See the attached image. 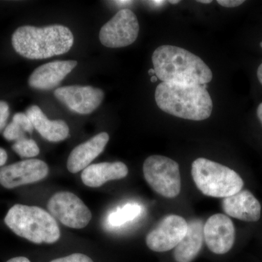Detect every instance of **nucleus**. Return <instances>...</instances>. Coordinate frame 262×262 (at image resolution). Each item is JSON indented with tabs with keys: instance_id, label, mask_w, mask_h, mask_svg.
Masks as SVG:
<instances>
[{
	"instance_id": "25",
	"label": "nucleus",
	"mask_w": 262,
	"mask_h": 262,
	"mask_svg": "<svg viewBox=\"0 0 262 262\" xmlns=\"http://www.w3.org/2000/svg\"><path fill=\"white\" fill-rule=\"evenodd\" d=\"M7 160H8V155H7L6 151L0 147V166L4 165Z\"/></svg>"
},
{
	"instance_id": "11",
	"label": "nucleus",
	"mask_w": 262,
	"mask_h": 262,
	"mask_svg": "<svg viewBox=\"0 0 262 262\" xmlns=\"http://www.w3.org/2000/svg\"><path fill=\"white\" fill-rule=\"evenodd\" d=\"M54 96L71 111L89 115L102 102L104 93L92 86L72 85L58 88Z\"/></svg>"
},
{
	"instance_id": "16",
	"label": "nucleus",
	"mask_w": 262,
	"mask_h": 262,
	"mask_svg": "<svg viewBox=\"0 0 262 262\" xmlns=\"http://www.w3.org/2000/svg\"><path fill=\"white\" fill-rule=\"evenodd\" d=\"M128 168L122 162L93 164L84 168L81 179L87 187H101L108 181L119 180L126 177Z\"/></svg>"
},
{
	"instance_id": "27",
	"label": "nucleus",
	"mask_w": 262,
	"mask_h": 262,
	"mask_svg": "<svg viewBox=\"0 0 262 262\" xmlns=\"http://www.w3.org/2000/svg\"><path fill=\"white\" fill-rule=\"evenodd\" d=\"M257 117L262 125V103L258 105L257 108Z\"/></svg>"
},
{
	"instance_id": "35",
	"label": "nucleus",
	"mask_w": 262,
	"mask_h": 262,
	"mask_svg": "<svg viewBox=\"0 0 262 262\" xmlns=\"http://www.w3.org/2000/svg\"><path fill=\"white\" fill-rule=\"evenodd\" d=\"M260 46H261V48H262V42H261V44H260Z\"/></svg>"
},
{
	"instance_id": "3",
	"label": "nucleus",
	"mask_w": 262,
	"mask_h": 262,
	"mask_svg": "<svg viewBox=\"0 0 262 262\" xmlns=\"http://www.w3.org/2000/svg\"><path fill=\"white\" fill-rule=\"evenodd\" d=\"M155 101L160 110L179 118L201 121L211 116L213 102L203 85L158 84Z\"/></svg>"
},
{
	"instance_id": "12",
	"label": "nucleus",
	"mask_w": 262,
	"mask_h": 262,
	"mask_svg": "<svg viewBox=\"0 0 262 262\" xmlns=\"http://www.w3.org/2000/svg\"><path fill=\"white\" fill-rule=\"evenodd\" d=\"M205 242L215 254H225L230 251L235 239V229L227 215L217 213L210 217L203 227Z\"/></svg>"
},
{
	"instance_id": "5",
	"label": "nucleus",
	"mask_w": 262,
	"mask_h": 262,
	"mask_svg": "<svg viewBox=\"0 0 262 262\" xmlns=\"http://www.w3.org/2000/svg\"><path fill=\"white\" fill-rule=\"evenodd\" d=\"M193 180L205 195L227 198L242 190L244 182L234 170L206 158H198L192 165Z\"/></svg>"
},
{
	"instance_id": "34",
	"label": "nucleus",
	"mask_w": 262,
	"mask_h": 262,
	"mask_svg": "<svg viewBox=\"0 0 262 262\" xmlns=\"http://www.w3.org/2000/svg\"><path fill=\"white\" fill-rule=\"evenodd\" d=\"M179 3H180V1H179V0H177V1H172V0H170V1H169V3L172 5L178 4Z\"/></svg>"
},
{
	"instance_id": "30",
	"label": "nucleus",
	"mask_w": 262,
	"mask_h": 262,
	"mask_svg": "<svg viewBox=\"0 0 262 262\" xmlns=\"http://www.w3.org/2000/svg\"><path fill=\"white\" fill-rule=\"evenodd\" d=\"M198 3H203V4H210L212 3L211 0H199Z\"/></svg>"
},
{
	"instance_id": "29",
	"label": "nucleus",
	"mask_w": 262,
	"mask_h": 262,
	"mask_svg": "<svg viewBox=\"0 0 262 262\" xmlns=\"http://www.w3.org/2000/svg\"><path fill=\"white\" fill-rule=\"evenodd\" d=\"M115 3L117 5H130L131 3H133V1H127V0H124V1H115Z\"/></svg>"
},
{
	"instance_id": "26",
	"label": "nucleus",
	"mask_w": 262,
	"mask_h": 262,
	"mask_svg": "<svg viewBox=\"0 0 262 262\" xmlns=\"http://www.w3.org/2000/svg\"><path fill=\"white\" fill-rule=\"evenodd\" d=\"M6 262H31L29 258L24 257V256H18V257H15L10 258Z\"/></svg>"
},
{
	"instance_id": "2",
	"label": "nucleus",
	"mask_w": 262,
	"mask_h": 262,
	"mask_svg": "<svg viewBox=\"0 0 262 262\" xmlns=\"http://www.w3.org/2000/svg\"><path fill=\"white\" fill-rule=\"evenodd\" d=\"M73 44V34L68 27L62 25L23 26L12 36L15 52L29 59H45L65 54Z\"/></svg>"
},
{
	"instance_id": "24",
	"label": "nucleus",
	"mask_w": 262,
	"mask_h": 262,
	"mask_svg": "<svg viewBox=\"0 0 262 262\" xmlns=\"http://www.w3.org/2000/svg\"><path fill=\"white\" fill-rule=\"evenodd\" d=\"M244 3V0H217V3L225 8H236Z\"/></svg>"
},
{
	"instance_id": "18",
	"label": "nucleus",
	"mask_w": 262,
	"mask_h": 262,
	"mask_svg": "<svg viewBox=\"0 0 262 262\" xmlns=\"http://www.w3.org/2000/svg\"><path fill=\"white\" fill-rule=\"evenodd\" d=\"M201 220H194L188 223L187 233L174 251L177 262H192L203 246L204 234Z\"/></svg>"
},
{
	"instance_id": "1",
	"label": "nucleus",
	"mask_w": 262,
	"mask_h": 262,
	"mask_svg": "<svg viewBox=\"0 0 262 262\" xmlns=\"http://www.w3.org/2000/svg\"><path fill=\"white\" fill-rule=\"evenodd\" d=\"M155 76L165 83L203 85L211 82V69L200 57L177 46H160L153 53Z\"/></svg>"
},
{
	"instance_id": "23",
	"label": "nucleus",
	"mask_w": 262,
	"mask_h": 262,
	"mask_svg": "<svg viewBox=\"0 0 262 262\" xmlns=\"http://www.w3.org/2000/svg\"><path fill=\"white\" fill-rule=\"evenodd\" d=\"M10 115V108L5 101H0V131L6 125Z\"/></svg>"
},
{
	"instance_id": "6",
	"label": "nucleus",
	"mask_w": 262,
	"mask_h": 262,
	"mask_svg": "<svg viewBox=\"0 0 262 262\" xmlns=\"http://www.w3.org/2000/svg\"><path fill=\"white\" fill-rule=\"evenodd\" d=\"M146 182L160 195L174 198L182 188L180 170L177 162L162 155H151L143 165Z\"/></svg>"
},
{
	"instance_id": "20",
	"label": "nucleus",
	"mask_w": 262,
	"mask_h": 262,
	"mask_svg": "<svg viewBox=\"0 0 262 262\" xmlns=\"http://www.w3.org/2000/svg\"><path fill=\"white\" fill-rule=\"evenodd\" d=\"M141 207L137 204L125 205L116 211L113 212L108 216V222L114 227L121 226L130 221L134 220L141 213Z\"/></svg>"
},
{
	"instance_id": "13",
	"label": "nucleus",
	"mask_w": 262,
	"mask_h": 262,
	"mask_svg": "<svg viewBox=\"0 0 262 262\" xmlns=\"http://www.w3.org/2000/svg\"><path fill=\"white\" fill-rule=\"evenodd\" d=\"M77 65L76 61H55L40 66L29 77V85L42 91L55 89Z\"/></svg>"
},
{
	"instance_id": "9",
	"label": "nucleus",
	"mask_w": 262,
	"mask_h": 262,
	"mask_svg": "<svg viewBox=\"0 0 262 262\" xmlns=\"http://www.w3.org/2000/svg\"><path fill=\"white\" fill-rule=\"evenodd\" d=\"M187 227V222L180 215H167L146 235V246L155 252L170 251L184 238Z\"/></svg>"
},
{
	"instance_id": "31",
	"label": "nucleus",
	"mask_w": 262,
	"mask_h": 262,
	"mask_svg": "<svg viewBox=\"0 0 262 262\" xmlns=\"http://www.w3.org/2000/svg\"><path fill=\"white\" fill-rule=\"evenodd\" d=\"M151 3H152L153 5H160L163 4V3H164V2H163V1H151Z\"/></svg>"
},
{
	"instance_id": "32",
	"label": "nucleus",
	"mask_w": 262,
	"mask_h": 262,
	"mask_svg": "<svg viewBox=\"0 0 262 262\" xmlns=\"http://www.w3.org/2000/svg\"><path fill=\"white\" fill-rule=\"evenodd\" d=\"M149 75H151V77H152V76L155 75V72L154 69H150V70H149Z\"/></svg>"
},
{
	"instance_id": "33",
	"label": "nucleus",
	"mask_w": 262,
	"mask_h": 262,
	"mask_svg": "<svg viewBox=\"0 0 262 262\" xmlns=\"http://www.w3.org/2000/svg\"><path fill=\"white\" fill-rule=\"evenodd\" d=\"M157 81H158V77H157L156 76L154 75L151 77V82H157Z\"/></svg>"
},
{
	"instance_id": "21",
	"label": "nucleus",
	"mask_w": 262,
	"mask_h": 262,
	"mask_svg": "<svg viewBox=\"0 0 262 262\" xmlns=\"http://www.w3.org/2000/svg\"><path fill=\"white\" fill-rule=\"evenodd\" d=\"M12 149L21 158H34L39 153V148L33 139L25 138L17 141Z\"/></svg>"
},
{
	"instance_id": "19",
	"label": "nucleus",
	"mask_w": 262,
	"mask_h": 262,
	"mask_svg": "<svg viewBox=\"0 0 262 262\" xmlns=\"http://www.w3.org/2000/svg\"><path fill=\"white\" fill-rule=\"evenodd\" d=\"M34 129L27 114L19 113L15 114L13 121L5 127L3 136L6 140L17 141L27 138L26 133L32 134Z\"/></svg>"
},
{
	"instance_id": "7",
	"label": "nucleus",
	"mask_w": 262,
	"mask_h": 262,
	"mask_svg": "<svg viewBox=\"0 0 262 262\" xmlns=\"http://www.w3.org/2000/svg\"><path fill=\"white\" fill-rule=\"evenodd\" d=\"M50 214L66 226L73 229L87 227L92 213L79 196L70 192H58L48 202Z\"/></svg>"
},
{
	"instance_id": "10",
	"label": "nucleus",
	"mask_w": 262,
	"mask_h": 262,
	"mask_svg": "<svg viewBox=\"0 0 262 262\" xmlns=\"http://www.w3.org/2000/svg\"><path fill=\"white\" fill-rule=\"evenodd\" d=\"M49 168L37 159L23 160L0 168V184L6 189L39 182L47 177Z\"/></svg>"
},
{
	"instance_id": "22",
	"label": "nucleus",
	"mask_w": 262,
	"mask_h": 262,
	"mask_svg": "<svg viewBox=\"0 0 262 262\" xmlns=\"http://www.w3.org/2000/svg\"><path fill=\"white\" fill-rule=\"evenodd\" d=\"M50 262H94L89 256L82 253H73L70 256L56 258Z\"/></svg>"
},
{
	"instance_id": "14",
	"label": "nucleus",
	"mask_w": 262,
	"mask_h": 262,
	"mask_svg": "<svg viewBox=\"0 0 262 262\" xmlns=\"http://www.w3.org/2000/svg\"><path fill=\"white\" fill-rule=\"evenodd\" d=\"M222 205L227 215L237 220L255 222L261 217V204L252 193L246 189L224 198Z\"/></svg>"
},
{
	"instance_id": "4",
	"label": "nucleus",
	"mask_w": 262,
	"mask_h": 262,
	"mask_svg": "<svg viewBox=\"0 0 262 262\" xmlns=\"http://www.w3.org/2000/svg\"><path fill=\"white\" fill-rule=\"evenodd\" d=\"M5 225L19 237L35 244H53L61 237L56 220L37 206L16 204L5 217Z\"/></svg>"
},
{
	"instance_id": "15",
	"label": "nucleus",
	"mask_w": 262,
	"mask_h": 262,
	"mask_svg": "<svg viewBox=\"0 0 262 262\" xmlns=\"http://www.w3.org/2000/svg\"><path fill=\"white\" fill-rule=\"evenodd\" d=\"M110 140L107 133L102 132L82 143L72 150L67 160V169L77 173L89 166L93 160L102 153Z\"/></svg>"
},
{
	"instance_id": "17",
	"label": "nucleus",
	"mask_w": 262,
	"mask_h": 262,
	"mask_svg": "<svg viewBox=\"0 0 262 262\" xmlns=\"http://www.w3.org/2000/svg\"><path fill=\"white\" fill-rule=\"evenodd\" d=\"M26 114L34 128L46 140L58 142L65 140L70 136V128L63 120H49L39 106L36 105L29 106Z\"/></svg>"
},
{
	"instance_id": "8",
	"label": "nucleus",
	"mask_w": 262,
	"mask_h": 262,
	"mask_svg": "<svg viewBox=\"0 0 262 262\" xmlns=\"http://www.w3.org/2000/svg\"><path fill=\"white\" fill-rule=\"evenodd\" d=\"M139 32V20L134 12L122 9L103 26L99 39L105 47L124 48L135 42Z\"/></svg>"
},
{
	"instance_id": "28",
	"label": "nucleus",
	"mask_w": 262,
	"mask_h": 262,
	"mask_svg": "<svg viewBox=\"0 0 262 262\" xmlns=\"http://www.w3.org/2000/svg\"><path fill=\"white\" fill-rule=\"evenodd\" d=\"M257 77L260 83L262 84V63L259 65V67H258Z\"/></svg>"
}]
</instances>
